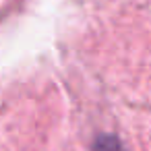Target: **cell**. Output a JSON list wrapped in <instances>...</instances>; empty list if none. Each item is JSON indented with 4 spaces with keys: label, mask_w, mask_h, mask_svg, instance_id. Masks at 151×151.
Instances as JSON below:
<instances>
[{
    "label": "cell",
    "mask_w": 151,
    "mask_h": 151,
    "mask_svg": "<svg viewBox=\"0 0 151 151\" xmlns=\"http://www.w3.org/2000/svg\"><path fill=\"white\" fill-rule=\"evenodd\" d=\"M93 151H126V149L120 143V139H116L112 134H101V137L95 139Z\"/></svg>",
    "instance_id": "obj_1"
}]
</instances>
